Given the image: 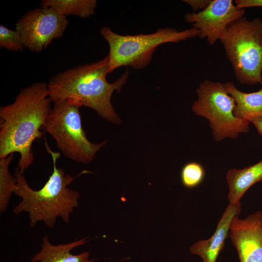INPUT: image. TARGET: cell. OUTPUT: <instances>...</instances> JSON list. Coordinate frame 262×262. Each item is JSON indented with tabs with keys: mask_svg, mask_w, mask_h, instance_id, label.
Masks as SVG:
<instances>
[{
	"mask_svg": "<svg viewBox=\"0 0 262 262\" xmlns=\"http://www.w3.org/2000/svg\"><path fill=\"white\" fill-rule=\"evenodd\" d=\"M79 109L66 100L54 103L42 130L52 137L66 158L78 163L89 164L107 141L93 143L88 140Z\"/></svg>",
	"mask_w": 262,
	"mask_h": 262,
	"instance_id": "cell-6",
	"label": "cell"
},
{
	"mask_svg": "<svg viewBox=\"0 0 262 262\" xmlns=\"http://www.w3.org/2000/svg\"><path fill=\"white\" fill-rule=\"evenodd\" d=\"M87 238L75 240L70 243L59 245L51 244L48 236L42 238L40 250L31 259V262H94L89 259V253L83 252L74 255L71 253L74 248L87 242Z\"/></svg>",
	"mask_w": 262,
	"mask_h": 262,
	"instance_id": "cell-12",
	"label": "cell"
},
{
	"mask_svg": "<svg viewBox=\"0 0 262 262\" xmlns=\"http://www.w3.org/2000/svg\"><path fill=\"white\" fill-rule=\"evenodd\" d=\"M14 154L0 158V213L7 209L11 196L14 194L16 179L10 173L9 168Z\"/></svg>",
	"mask_w": 262,
	"mask_h": 262,
	"instance_id": "cell-16",
	"label": "cell"
},
{
	"mask_svg": "<svg viewBox=\"0 0 262 262\" xmlns=\"http://www.w3.org/2000/svg\"><path fill=\"white\" fill-rule=\"evenodd\" d=\"M256 127L258 132L262 136V117H255L249 120Z\"/></svg>",
	"mask_w": 262,
	"mask_h": 262,
	"instance_id": "cell-21",
	"label": "cell"
},
{
	"mask_svg": "<svg viewBox=\"0 0 262 262\" xmlns=\"http://www.w3.org/2000/svg\"><path fill=\"white\" fill-rule=\"evenodd\" d=\"M234 3L236 7L239 9L262 7V0H236L234 1Z\"/></svg>",
	"mask_w": 262,
	"mask_h": 262,
	"instance_id": "cell-20",
	"label": "cell"
},
{
	"mask_svg": "<svg viewBox=\"0 0 262 262\" xmlns=\"http://www.w3.org/2000/svg\"><path fill=\"white\" fill-rule=\"evenodd\" d=\"M260 83L262 85V79ZM225 85L227 92L235 100V116L248 121L255 117H262V87L258 91L246 93L239 90L233 82H229Z\"/></svg>",
	"mask_w": 262,
	"mask_h": 262,
	"instance_id": "cell-14",
	"label": "cell"
},
{
	"mask_svg": "<svg viewBox=\"0 0 262 262\" xmlns=\"http://www.w3.org/2000/svg\"><path fill=\"white\" fill-rule=\"evenodd\" d=\"M229 236L240 262H262V212L243 219L235 216L231 223Z\"/></svg>",
	"mask_w": 262,
	"mask_h": 262,
	"instance_id": "cell-10",
	"label": "cell"
},
{
	"mask_svg": "<svg viewBox=\"0 0 262 262\" xmlns=\"http://www.w3.org/2000/svg\"><path fill=\"white\" fill-rule=\"evenodd\" d=\"M47 83L22 89L14 101L0 107V158L17 152L22 172L33 163V142L43 136L42 128L52 108Z\"/></svg>",
	"mask_w": 262,
	"mask_h": 262,
	"instance_id": "cell-1",
	"label": "cell"
},
{
	"mask_svg": "<svg viewBox=\"0 0 262 262\" xmlns=\"http://www.w3.org/2000/svg\"><path fill=\"white\" fill-rule=\"evenodd\" d=\"M99 33L109 47L108 73L121 66L139 69L147 66L157 47L166 43H177L198 36V30L192 27L182 31L159 28L149 34L124 35L103 27Z\"/></svg>",
	"mask_w": 262,
	"mask_h": 262,
	"instance_id": "cell-4",
	"label": "cell"
},
{
	"mask_svg": "<svg viewBox=\"0 0 262 262\" xmlns=\"http://www.w3.org/2000/svg\"><path fill=\"white\" fill-rule=\"evenodd\" d=\"M109 57L96 62L79 65L53 76L48 85L49 98L53 103L66 100L80 108L95 110L101 118L115 123L121 120L111 99L115 91L119 92L126 83L129 71L113 82L106 79Z\"/></svg>",
	"mask_w": 262,
	"mask_h": 262,
	"instance_id": "cell-2",
	"label": "cell"
},
{
	"mask_svg": "<svg viewBox=\"0 0 262 262\" xmlns=\"http://www.w3.org/2000/svg\"><path fill=\"white\" fill-rule=\"evenodd\" d=\"M69 22L54 8L39 7L28 11L16 24L25 47L39 52L54 39L61 38Z\"/></svg>",
	"mask_w": 262,
	"mask_h": 262,
	"instance_id": "cell-8",
	"label": "cell"
},
{
	"mask_svg": "<svg viewBox=\"0 0 262 262\" xmlns=\"http://www.w3.org/2000/svg\"><path fill=\"white\" fill-rule=\"evenodd\" d=\"M212 0H184L193 10V12H197L204 10L211 3Z\"/></svg>",
	"mask_w": 262,
	"mask_h": 262,
	"instance_id": "cell-19",
	"label": "cell"
},
{
	"mask_svg": "<svg viewBox=\"0 0 262 262\" xmlns=\"http://www.w3.org/2000/svg\"><path fill=\"white\" fill-rule=\"evenodd\" d=\"M205 177V170L200 164L192 162L185 164L180 172L182 184L187 188H193L198 186Z\"/></svg>",
	"mask_w": 262,
	"mask_h": 262,
	"instance_id": "cell-17",
	"label": "cell"
},
{
	"mask_svg": "<svg viewBox=\"0 0 262 262\" xmlns=\"http://www.w3.org/2000/svg\"><path fill=\"white\" fill-rule=\"evenodd\" d=\"M40 4L43 8L52 7L66 16L71 15L86 18L95 14L97 2L96 0H42Z\"/></svg>",
	"mask_w": 262,
	"mask_h": 262,
	"instance_id": "cell-15",
	"label": "cell"
},
{
	"mask_svg": "<svg viewBox=\"0 0 262 262\" xmlns=\"http://www.w3.org/2000/svg\"><path fill=\"white\" fill-rule=\"evenodd\" d=\"M235 77L242 84L262 79V20L243 17L228 25L220 40Z\"/></svg>",
	"mask_w": 262,
	"mask_h": 262,
	"instance_id": "cell-5",
	"label": "cell"
},
{
	"mask_svg": "<svg viewBox=\"0 0 262 262\" xmlns=\"http://www.w3.org/2000/svg\"><path fill=\"white\" fill-rule=\"evenodd\" d=\"M0 47L12 51H23L24 46L20 33L3 25L0 26Z\"/></svg>",
	"mask_w": 262,
	"mask_h": 262,
	"instance_id": "cell-18",
	"label": "cell"
},
{
	"mask_svg": "<svg viewBox=\"0 0 262 262\" xmlns=\"http://www.w3.org/2000/svg\"><path fill=\"white\" fill-rule=\"evenodd\" d=\"M197 99L192 105V111L209 121L216 142L226 138L236 139L242 133L249 131V122L234 115L236 103L229 95L225 83L204 80L196 91Z\"/></svg>",
	"mask_w": 262,
	"mask_h": 262,
	"instance_id": "cell-7",
	"label": "cell"
},
{
	"mask_svg": "<svg viewBox=\"0 0 262 262\" xmlns=\"http://www.w3.org/2000/svg\"><path fill=\"white\" fill-rule=\"evenodd\" d=\"M44 145L52 158L53 171L44 185L36 190L29 185L24 173L17 167L15 168L16 186L14 194L21 200L13 212L16 214L27 213L32 228L42 222L52 229L59 218L69 223L71 213L79 206L80 194L68 187L75 177L66 174L63 169L56 166L60 153L51 150L46 139Z\"/></svg>",
	"mask_w": 262,
	"mask_h": 262,
	"instance_id": "cell-3",
	"label": "cell"
},
{
	"mask_svg": "<svg viewBox=\"0 0 262 262\" xmlns=\"http://www.w3.org/2000/svg\"><path fill=\"white\" fill-rule=\"evenodd\" d=\"M241 212V204H229L217 224L216 230L208 240H199L190 248L191 253L200 256L203 262H215L229 237V230L232 219Z\"/></svg>",
	"mask_w": 262,
	"mask_h": 262,
	"instance_id": "cell-11",
	"label": "cell"
},
{
	"mask_svg": "<svg viewBox=\"0 0 262 262\" xmlns=\"http://www.w3.org/2000/svg\"><path fill=\"white\" fill-rule=\"evenodd\" d=\"M245 9L236 7L232 0H212L204 10L188 13L185 21L199 31L198 37L206 38L210 45H214L232 22L244 17Z\"/></svg>",
	"mask_w": 262,
	"mask_h": 262,
	"instance_id": "cell-9",
	"label": "cell"
},
{
	"mask_svg": "<svg viewBox=\"0 0 262 262\" xmlns=\"http://www.w3.org/2000/svg\"><path fill=\"white\" fill-rule=\"evenodd\" d=\"M229 204H240L246 192L255 183L262 181V160L242 169H230L227 175Z\"/></svg>",
	"mask_w": 262,
	"mask_h": 262,
	"instance_id": "cell-13",
	"label": "cell"
}]
</instances>
